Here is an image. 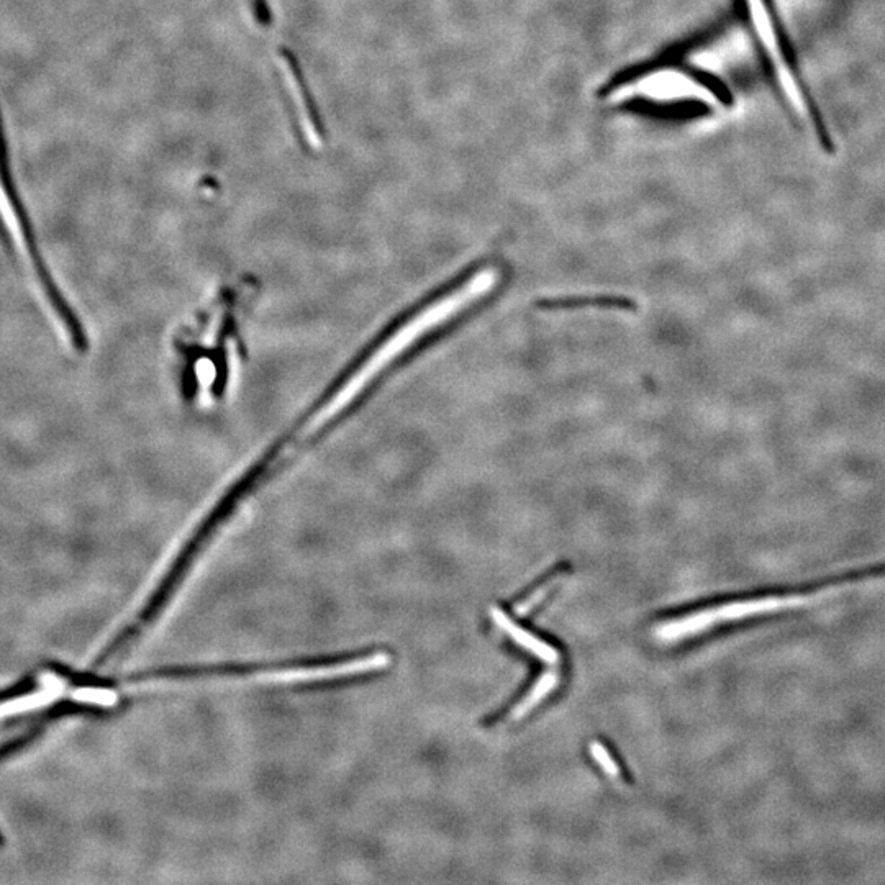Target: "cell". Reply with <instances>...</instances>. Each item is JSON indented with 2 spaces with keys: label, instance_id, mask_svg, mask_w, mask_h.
Segmentation results:
<instances>
[{
  "label": "cell",
  "instance_id": "6da1fadb",
  "mask_svg": "<svg viewBox=\"0 0 885 885\" xmlns=\"http://www.w3.org/2000/svg\"><path fill=\"white\" fill-rule=\"evenodd\" d=\"M610 105L648 102L654 105L699 104L720 109L722 100L707 84L679 68H658L613 87L607 96Z\"/></svg>",
  "mask_w": 885,
  "mask_h": 885
},
{
  "label": "cell",
  "instance_id": "7a4b0ae2",
  "mask_svg": "<svg viewBox=\"0 0 885 885\" xmlns=\"http://www.w3.org/2000/svg\"><path fill=\"white\" fill-rule=\"evenodd\" d=\"M745 2L751 25L758 35L759 43L766 51V55L769 56L777 82H779L787 102L794 109L795 114L807 123L808 127L817 128L812 110L808 107L804 92L800 89L799 81L795 79L792 69L787 64L779 37H777L776 27H774V20H772L771 12L767 9L766 0H745Z\"/></svg>",
  "mask_w": 885,
  "mask_h": 885
},
{
  "label": "cell",
  "instance_id": "3957f363",
  "mask_svg": "<svg viewBox=\"0 0 885 885\" xmlns=\"http://www.w3.org/2000/svg\"><path fill=\"white\" fill-rule=\"evenodd\" d=\"M491 617L495 625L502 628L518 646H522L525 651L533 654L543 663L559 664V661H561L559 649L554 648L546 641L540 640V638H536L535 635H531L530 631L518 627L517 623L513 622L507 613L502 612L500 609H492Z\"/></svg>",
  "mask_w": 885,
  "mask_h": 885
},
{
  "label": "cell",
  "instance_id": "277c9868",
  "mask_svg": "<svg viewBox=\"0 0 885 885\" xmlns=\"http://www.w3.org/2000/svg\"><path fill=\"white\" fill-rule=\"evenodd\" d=\"M543 310H576L584 307H600V309L635 310V302L618 295H599V297H564V299H545L538 302Z\"/></svg>",
  "mask_w": 885,
  "mask_h": 885
},
{
  "label": "cell",
  "instance_id": "5b68a950",
  "mask_svg": "<svg viewBox=\"0 0 885 885\" xmlns=\"http://www.w3.org/2000/svg\"><path fill=\"white\" fill-rule=\"evenodd\" d=\"M559 681H561L559 672L553 671V669L543 672L535 682V686L531 687L530 692L512 708L510 720L518 722L523 717H527L533 708L541 704V700H545L559 686Z\"/></svg>",
  "mask_w": 885,
  "mask_h": 885
},
{
  "label": "cell",
  "instance_id": "8992f818",
  "mask_svg": "<svg viewBox=\"0 0 885 885\" xmlns=\"http://www.w3.org/2000/svg\"><path fill=\"white\" fill-rule=\"evenodd\" d=\"M589 753L595 763L602 767V771H604L607 776H620V767H618L617 761L612 758L609 749L605 748L602 743H599V741H592L589 745Z\"/></svg>",
  "mask_w": 885,
  "mask_h": 885
},
{
  "label": "cell",
  "instance_id": "52a82bcc",
  "mask_svg": "<svg viewBox=\"0 0 885 885\" xmlns=\"http://www.w3.org/2000/svg\"><path fill=\"white\" fill-rule=\"evenodd\" d=\"M554 582H556V579H551V581L546 582L543 586L538 587L535 592H531L527 599H523L520 604L515 605V609L513 610H515L518 617H527L528 613L533 612V609L538 607V605L548 597L551 590L554 589V586H556Z\"/></svg>",
  "mask_w": 885,
  "mask_h": 885
}]
</instances>
